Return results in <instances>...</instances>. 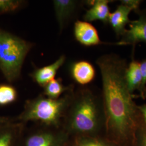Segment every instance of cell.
<instances>
[{
	"instance_id": "1",
	"label": "cell",
	"mask_w": 146,
	"mask_h": 146,
	"mask_svg": "<svg viewBox=\"0 0 146 146\" xmlns=\"http://www.w3.org/2000/svg\"><path fill=\"white\" fill-rule=\"evenodd\" d=\"M101 74L104 123L108 140L114 146H134L143 124L137 106L125 81L128 64L115 54H104L96 61Z\"/></svg>"
},
{
	"instance_id": "2",
	"label": "cell",
	"mask_w": 146,
	"mask_h": 146,
	"mask_svg": "<svg viewBox=\"0 0 146 146\" xmlns=\"http://www.w3.org/2000/svg\"><path fill=\"white\" fill-rule=\"evenodd\" d=\"M67 125L73 132L90 135L99 129L104 122V109L99 98L88 87H82L74 93L68 108Z\"/></svg>"
},
{
	"instance_id": "3",
	"label": "cell",
	"mask_w": 146,
	"mask_h": 146,
	"mask_svg": "<svg viewBox=\"0 0 146 146\" xmlns=\"http://www.w3.org/2000/svg\"><path fill=\"white\" fill-rule=\"evenodd\" d=\"M74 95V89L58 99L41 95L34 99L28 100L20 116L23 121H38L48 125H57L65 115Z\"/></svg>"
},
{
	"instance_id": "4",
	"label": "cell",
	"mask_w": 146,
	"mask_h": 146,
	"mask_svg": "<svg viewBox=\"0 0 146 146\" xmlns=\"http://www.w3.org/2000/svg\"><path fill=\"white\" fill-rule=\"evenodd\" d=\"M33 46L31 42L0 29V69L8 82H13L20 77Z\"/></svg>"
},
{
	"instance_id": "5",
	"label": "cell",
	"mask_w": 146,
	"mask_h": 146,
	"mask_svg": "<svg viewBox=\"0 0 146 146\" xmlns=\"http://www.w3.org/2000/svg\"><path fill=\"white\" fill-rule=\"evenodd\" d=\"M139 15L138 20L130 22V29L125 30L121 36L120 41L115 44L135 46L140 42L146 43V11H141Z\"/></svg>"
},
{
	"instance_id": "6",
	"label": "cell",
	"mask_w": 146,
	"mask_h": 146,
	"mask_svg": "<svg viewBox=\"0 0 146 146\" xmlns=\"http://www.w3.org/2000/svg\"><path fill=\"white\" fill-rule=\"evenodd\" d=\"M74 34L76 41L84 46L92 47L110 44L102 42L95 27L86 21L78 20L75 22Z\"/></svg>"
},
{
	"instance_id": "7",
	"label": "cell",
	"mask_w": 146,
	"mask_h": 146,
	"mask_svg": "<svg viewBox=\"0 0 146 146\" xmlns=\"http://www.w3.org/2000/svg\"><path fill=\"white\" fill-rule=\"evenodd\" d=\"M78 2L74 0H54V9L60 32L63 31L78 7Z\"/></svg>"
},
{
	"instance_id": "8",
	"label": "cell",
	"mask_w": 146,
	"mask_h": 146,
	"mask_svg": "<svg viewBox=\"0 0 146 146\" xmlns=\"http://www.w3.org/2000/svg\"><path fill=\"white\" fill-rule=\"evenodd\" d=\"M66 56L62 55L54 62L41 68H36L31 74L33 80L41 87L55 79L58 69L62 67L66 61Z\"/></svg>"
},
{
	"instance_id": "9",
	"label": "cell",
	"mask_w": 146,
	"mask_h": 146,
	"mask_svg": "<svg viewBox=\"0 0 146 146\" xmlns=\"http://www.w3.org/2000/svg\"><path fill=\"white\" fill-rule=\"evenodd\" d=\"M65 136L51 131H41L29 136L25 146H64Z\"/></svg>"
},
{
	"instance_id": "10",
	"label": "cell",
	"mask_w": 146,
	"mask_h": 146,
	"mask_svg": "<svg viewBox=\"0 0 146 146\" xmlns=\"http://www.w3.org/2000/svg\"><path fill=\"white\" fill-rule=\"evenodd\" d=\"M70 73L73 79L82 86L91 83L96 75L94 66L92 63L84 60L73 63L70 67Z\"/></svg>"
},
{
	"instance_id": "11",
	"label": "cell",
	"mask_w": 146,
	"mask_h": 146,
	"mask_svg": "<svg viewBox=\"0 0 146 146\" xmlns=\"http://www.w3.org/2000/svg\"><path fill=\"white\" fill-rule=\"evenodd\" d=\"M90 3L91 7L86 11L84 16V21L90 22L95 21H101L104 24L108 23L110 11V0H95Z\"/></svg>"
},
{
	"instance_id": "12",
	"label": "cell",
	"mask_w": 146,
	"mask_h": 146,
	"mask_svg": "<svg viewBox=\"0 0 146 146\" xmlns=\"http://www.w3.org/2000/svg\"><path fill=\"white\" fill-rule=\"evenodd\" d=\"M131 11L130 8L121 4L117 6L114 12L110 13L108 23L117 38L122 35L126 30V25L130 23L129 15Z\"/></svg>"
},
{
	"instance_id": "13",
	"label": "cell",
	"mask_w": 146,
	"mask_h": 146,
	"mask_svg": "<svg viewBox=\"0 0 146 146\" xmlns=\"http://www.w3.org/2000/svg\"><path fill=\"white\" fill-rule=\"evenodd\" d=\"M125 76L127 87L131 94H133L136 90L140 92L142 77L139 61L132 60L127 66Z\"/></svg>"
},
{
	"instance_id": "14",
	"label": "cell",
	"mask_w": 146,
	"mask_h": 146,
	"mask_svg": "<svg viewBox=\"0 0 146 146\" xmlns=\"http://www.w3.org/2000/svg\"><path fill=\"white\" fill-rule=\"evenodd\" d=\"M44 88L43 95L47 98L58 99L63 93H66L74 89L73 85L65 86L60 78L54 79L46 84Z\"/></svg>"
},
{
	"instance_id": "15",
	"label": "cell",
	"mask_w": 146,
	"mask_h": 146,
	"mask_svg": "<svg viewBox=\"0 0 146 146\" xmlns=\"http://www.w3.org/2000/svg\"><path fill=\"white\" fill-rule=\"evenodd\" d=\"M17 98V92L13 86L0 85V105L4 106L14 102Z\"/></svg>"
},
{
	"instance_id": "16",
	"label": "cell",
	"mask_w": 146,
	"mask_h": 146,
	"mask_svg": "<svg viewBox=\"0 0 146 146\" xmlns=\"http://www.w3.org/2000/svg\"><path fill=\"white\" fill-rule=\"evenodd\" d=\"M23 2L19 0H0V15L17 10Z\"/></svg>"
},
{
	"instance_id": "17",
	"label": "cell",
	"mask_w": 146,
	"mask_h": 146,
	"mask_svg": "<svg viewBox=\"0 0 146 146\" xmlns=\"http://www.w3.org/2000/svg\"><path fill=\"white\" fill-rule=\"evenodd\" d=\"M75 146H114L110 143L104 142L90 137H86L80 139L76 142Z\"/></svg>"
},
{
	"instance_id": "18",
	"label": "cell",
	"mask_w": 146,
	"mask_h": 146,
	"mask_svg": "<svg viewBox=\"0 0 146 146\" xmlns=\"http://www.w3.org/2000/svg\"><path fill=\"white\" fill-rule=\"evenodd\" d=\"M134 146H146V125H141L136 134Z\"/></svg>"
},
{
	"instance_id": "19",
	"label": "cell",
	"mask_w": 146,
	"mask_h": 146,
	"mask_svg": "<svg viewBox=\"0 0 146 146\" xmlns=\"http://www.w3.org/2000/svg\"><path fill=\"white\" fill-rule=\"evenodd\" d=\"M140 66L142 77L141 89L140 90V96L142 98L143 93L146 90V59L143 60L141 62H140Z\"/></svg>"
},
{
	"instance_id": "20",
	"label": "cell",
	"mask_w": 146,
	"mask_h": 146,
	"mask_svg": "<svg viewBox=\"0 0 146 146\" xmlns=\"http://www.w3.org/2000/svg\"><path fill=\"white\" fill-rule=\"evenodd\" d=\"M120 2L122 5H127L130 8L131 11L139 14L140 13V5L142 2L140 0H121Z\"/></svg>"
},
{
	"instance_id": "21",
	"label": "cell",
	"mask_w": 146,
	"mask_h": 146,
	"mask_svg": "<svg viewBox=\"0 0 146 146\" xmlns=\"http://www.w3.org/2000/svg\"><path fill=\"white\" fill-rule=\"evenodd\" d=\"M13 136L11 131H5L0 134V146H11Z\"/></svg>"
},
{
	"instance_id": "22",
	"label": "cell",
	"mask_w": 146,
	"mask_h": 146,
	"mask_svg": "<svg viewBox=\"0 0 146 146\" xmlns=\"http://www.w3.org/2000/svg\"><path fill=\"white\" fill-rule=\"evenodd\" d=\"M137 108L141 114L143 122L144 125H146V104H143L139 106H137Z\"/></svg>"
},
{
	"instance_id": "23",
	"label": "cell",
	"mask_w": 146,
	"mask_h": 146,
	"mask_svg": "<svg viewBox=\"0 0 146 146\" xmlns=\"http://www.w3.org/2000/svg\"><path fill=\"white\" fill-rule=\"evenodd\" d=\"M146 98V90H145V92H144V93H143V98H142V99H145Z\"/></svg>"
},
{
	"instance_id": "24",
	"label": "cell",
	"mask_w": 146,
	"mask_h": 146,
	"mask_svg": "<svg viewBox=\"0 0 146 146\" xmlns=\"http://www.w3.org/2000/svg\"><path fill=\"white\" fill-rule=\"evenodd\" d=\"M1 119H0V122H1Z\"/></svg>"
}]
</instances>
